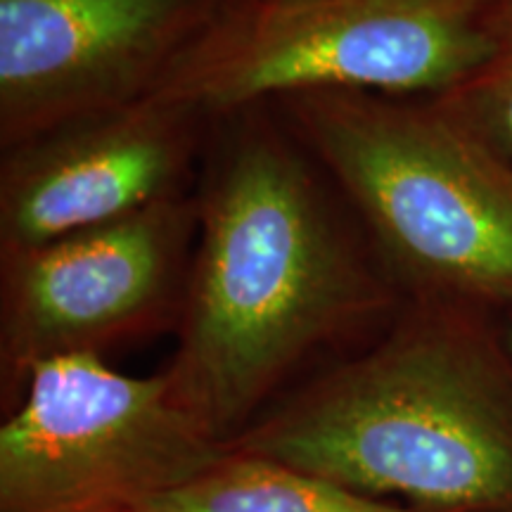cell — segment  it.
I'll use <instances>...</instances> for the list:
<instances>
[{"mask_svg": "<svg viewBox=\"0 0 512 512\" xmlns=\"http://www.w3.org/2000/svg\"><path fill=\"white\" fill-rule=\"evenodd\" d=\"M197 195V245L164 368L183 406L230 444L313 358L380 335L403 294L332 209L302 147L240 112Z\"/></svg>", "mask_w": 512, "mask_h": 512, "instance_id": "obj_1", "label": "cell"}, {"mask_svg": "<svg viewBox=\"0 0 512 512\" xmlns=\"http://www.w3.org/2000/svg\"><path fill=\"white\" fill-rule=\"evenodd\" d=\"M430 512H512V349L470 306L403 299L368 347L228 444Z\"/></svg>", "mask_w": 512, "mask_h": 512, "instance_id": "obj_2", "label": "cell"}, {"mask_svg": "<svg viewBox=\"0 0 512 512\" xmlns=\"http://www.w3.org/2000/svg\"><path fill=\"white\" fill-rule=\"evenodd\" d=\"M344 192L403 299L512 325V164L432 98L316 91L278 100Z\"/></svg>", "mask_w": 512, "mask_h": 512, "instance_id": "obj_3", "label": "cell"}, {"mask_svg": "<svg viewBox=\"0 0 512 512\" xmlns=\"http://www.w3.org/2000/svg\"><path fill=\"white\" fill-rule=\"evenodd\" d=\"M496 0H223L159 81L204 119L316 91L439 98L494 46Z\"/></svg>", "mask_w": 512, "mask_h": 512, "instance_id": "obj_4", "label": "cell"}, {"mask_svg": "<svg viewBox=\"0 0 512 512\" xmlns=\"http://www.w3.org/2000/svg\"><path fill=\"white\" fill-rule=\"evenodd\" d=\"M226 451L164 370L131 377L102 356L50 358L0 427V512H136Z\"/></svg>", "mask_w": 512, "mask_h": 512, "instance_id": "obj_5", "label": "cell"}, {"mask_svg": "<svg viewBox=\"0 0 512 512\" xmlns=\"http://www.w3.org/2000/svg\"><path fill=\"white\" fill-rule=\"evenodd\" d=\"M197 197L176 195L105 226L0 259V377L15 408L34 366L102 356L181 318Z\"/></svg>", "mask_w": 512, "mask_h": 512, "instance_id": "obj_6", "label": "cell"}, {"mask_svg": "<svg viewBox=\"0 0 512 512\" xmlns=\"http://www.w3.org/2000/svg\"><path fill=\"white\" fill-rule=\"evenodd\" d=\"M223 0H0L3 150L150 98Z\"/></svg>", "mask_w": 512, "mask_h": 512, "instance_id": "obj_7", "label": "cell"}, {"mask_svg": "<svg viewBox=\"0 0 512 512\" xmlns=\"http://www.w3.org/2000/svg\"><path fill=\"white\" fill-rule=\"evenodd\" d=\"M200 124L145 98L3 150L0 259L183 195Z\"/></svg>", "mask_w": 512, "mask_h": 512, "instance_id": "obj_8", "label": "cell"}, {"mask_svg": "<svg viewBox=\"0 0 512 512\" xmlns=\"http://www.w3.org/2000/svg\"><path fill=\"white\" fill-rule=\"evenodd\" d=\"M136 512H430L375 498L256 453L228 451Z\"/></svg>", "mask_w": 512, "mask_h": 512, "instance_id": "obj_9", "label": "cell"}, {"mask_svg": "<svg viewBox=\"0 0 512 512\" xmlns=\"http://www.w3.org/2000/svg\"><path fill=\"white\" fill-rule=\"evenodd\" d=\"M491 29L494 46L482 67L432 100L512 164V0H496Z\"/></svg>", "mask_w": 512, "mask_h": 512, "instance_id": "obj_10", "label": "cell"}, {"mask_svg": "<svg viewBox=\"0 0 512 512\" xmlns=\"http://www.w3.org/2000/svg\"><path fill=\"white\" fill-rule=\"evenodd\" d=\"M505 335H508V344H510V349H512V325H505Z\"/></svg>", "mask_w": 512, "mask_h": 512, "instance_id": "obj_11", "label": "cell"}]
</instances>
